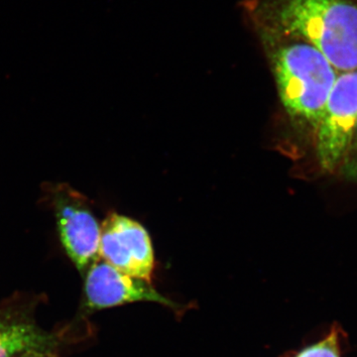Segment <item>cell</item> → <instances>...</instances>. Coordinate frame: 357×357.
I'll return each instance as SVG.
<instances>
[{"mask_svg":"<svg viewBox=\"0 0 357 357\" xmlns=\"http://www.w3.org/2000/svg\"><path fill=\"white\" fill-rule=\"evenodd\" d=\"M356 130H357V123H356Z\"/></svg>","mask_w":357,"mask_h":357,"instance_id":"8fae6325","label":"cell"},{"mask_svg":"<svg viewBox=\"0 0 357 357\" xmlns=\"http://www.w3.org/2000/svg\"><path fill=\"white\" fill-rule=\"evenodd\" d=\"M357 123V70L337 77L318 126L317 153L331 171L347 153Z\"/></svg>","mask_w":357,"mask_h":357,"instance_id":"3957f363","label":"cell"},{"mask_svg":"<svg viewBox=\"0 0 357 357\" xmlns=\"http://www.w3.org/2000/svg\"><path fill=\"white\" fill-rule=\"evenodd\" d=\"M273 64L279 95L289 114L318 126L337 81L335 68L309 43L282 47Z\"/></svg>","mask_w":357,"mask_h":357,"instance_id":"7a4b0ae2","label":"cell"},{"mask_svg":"<svg viewBox=\"0 0 357 357\" xmlns=\"http://www.w3.org/2000/svg\"><path fill=\"white\" fill-rule=\"evenodd\" d=\"M100 258L122 273L151 282L154 251L139 222L112 213L100 227Z\"/></svg>","mask_w":357,"mask_h":357,"instance_id":"5b68a950","label":"cell"},{"mask_svg":"<svg viewBox=\"0 0 357 357\" xmlns=\"http://www.w3.org/2000/svg\"><path fill=\"white\" fill-rule=\"evenodd\" d=\"M86 306L91 310L107 309L134 302H154L175 312L184 307L164 297L152 287L151 282L128 276L98 258L89 268L84 283Z\"/></svg>","mask_w":357,"mask_h":357,"instance_id":"8992f818","label":"cell"},{"mask_svg":"<svg viewBox=\"0 0 357 357\" xmlns=\"http://www.w3.org/2000/svg\"><path fill=\"white\" fill-rule=\"evenodd\" d=\"M347 169H349V175L357 180V157L351 162V165Z\"/></svg>","mask_w":357,"mask_h":357,"instance_id":"9c48e42d","label":"cell"},{"mask_svg":"<svg viewBox=\"0 0 357 357\" xmlns=\"http://www.w3.org/2000/svg\"><path fill=\"white\" fill-rule=\"evenodd\" d=\"M47 352H28L26 357H46Z\"/></svg>","mask_w":357,"mask_h":357,"instance_id":"30bf717a","label":"cell"},{"mask_svg":"<svg viewBox=\"0 0 357 357\" xmlns=\"http://www.w3.org/2000/svg\"><path fill=\"white\" fill-rule=\"evenodd\" d=\"M54 344L55 340L34 324L0 312V357H14L28 352H48Z\"/></svg>","mask_w":357,"mask_h":357,"instance_id":"52a82bcc","label":"cell"},{"mask_svg":"<svg viewBox=\"0 0 357 357\" xmlns=\"http://www.w3.org/2000/svg\"><path fill=\"white\" fill-rule=\"evenodd\" d=\"M53 203L61 241L79 271L100 258V225L88 199L67 185L53 191Z\"/></svg>","mask_w":357,"mask_h":357,"instance_id":"277c9868","label":"cell"},{"mask_svg":"<svg viewBox=\"0 0 357 357\" xmlns=\"http://www.w3.org/2000/svg\"><path fill=\"white\" fill-rule=\"evenodd\" d=\"M296 357H340L337 331L333 328L325 340L307 347Z\"/></svg>","mask_w":357,"mask_h":357,"instance_id":"ba28073f","label":"cell"},{"mask_svg":"<svg viewBox=\"0 0 357 357\" xmlns=\"http://www.w3.org/2000/svg\"><path fill=\"white\" fill-rule=\"evenodd\" d=\"M279 22L321 52L335 70H357V3L354 0H281Z\"/></svg>","mask_w":357,"mask_h":357,"instance_id":"6da1fadb","label":"cell"}]
</instances>
